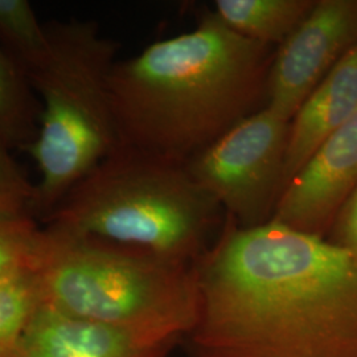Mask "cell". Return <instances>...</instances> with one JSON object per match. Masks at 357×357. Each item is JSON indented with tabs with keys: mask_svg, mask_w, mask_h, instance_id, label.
Segmentation results:
<instances>
[{
	"mask_svg": "<svg viewBox=\"0 0 357 357\" xmlns=\"http://www.w3.org/2000/svg\"><path fill=\"white\" fill-rule=\"evenodd\" d=\"M195 268V357H357V257L326 237L228 217Z\"/></svg>",
	"mask_w": 357,
	"mask_h": 357,
	"instance_id": "cell-1",
	"label": "cell"
},
{
	"mask_svg": "<svg viewBox=\"0 0 357 357\" xmlns=\"http://www.w3.org/2000/svg\"><path fill=\"white\" fill-rule=\"evenodd\" d=\"M275 50L206 11L191 32L116 60L109 96L121 146L187 163L266 106Z\"/></svg>",
	"mask_w": 357,
	"mask_h": 357,
	"instance_id": "cell-2",
	"label": "cell"
},
{
	"mask_svg": "<svg viewBox=\"0 0 357 357\" xmlns=\"http://www.w3.org/2000/svg\"><path fill=\"white\" fill-rule=\"evenodd\" d=\"M221 211L185 163L121 146L66 193L44 224L196 265Z\"/></svg>",
	"mask_w": 357,
	"mask_h": 357,
	"instance_id": "cell-3",
	"label": "cell"
},
{
	"mask_svg": "<svg viewBox=\"0 0 357 357\" xmlns=\"http://www.w3.org/2000/svg\"><path fill=\"white\" fill-rule=\"evenodd\" d=\"M38 270L48 305L149 342L176 344L199 320L195 265L45 227Z\"/></svg>",
	"mask_w": 357,
	"mask_h": 357,
	"instance_id": "cell-4",
	"label": "cell"
},
{
	"mask_svg": "<svg viewBox=\"0 0 357 357\" xmlns=\"http://www.w3.org/2000/svg\"><path fill=\"white\" fill-rule=\"evenodd\" d=\"M51 61L31 78L41 101L36 141L26 153L40 178L29 216L45 222L79 180L121 147L109 96L118 43L91 20L47 23Z\"/></svg>",
	"mask_w": 357,
	"mask_h": 357,
	"instance_id": "cell-5",
	"label": "cell"
},
{
	"mask_svg": "<svg viewBox=\"0 0 357 357\" xmlns=\"http://www.w3.org/2000/svg\"><path fill=\"white\" fill-rule=\"evenodd\" d=\"M290 122L268 106L195 155L193 180L240 228L266 224L283 192Z\"/></svg>",
	"mask_w": 357,
	"mask_h": 357,
	"instance_id": "cell-6",
	"label": "cell"
},
{
	"mask_svg": "<svg viewBox=\"0 0 357 357\" xmlns=\"http://www.w3.org/2000/svg\"><path fill=\"white\" fill-rule=\"evenodd\" d=\"M357 45V0H317L290 38L275 50L266 106L291 121L348 52Z\"/></svg>",
	"mask_w": 357,
	"mask_h": 357,
	"instance_id": "cell-7",
	"label": "cell"
},
{
	"mask_svg": "<svg viewBox=\"0 0 357 357\" xmlns=\"http://www.w3.org/2000/svg\"><path fill=\"white\" fill-rule=\"evenodd\" d=\"M356 185L357 109L287 184L271 220L327 237L339 209Z\"/></svg>",
	"mask_w": 357,
	"mask_h": 357,
	"instance_id": "cell-8",
	"label": "cell"
},
{
	"mask_svg": "<svg viewBox=\"0 0 357 357\" xmlns=\"http://www.w3.org/2000/svg\"><path fill=\"white\" fill-rule=\"evenodd\" d=\"M175 344L153 343L45 303L19 348L22 357H167Z\"/></svg>",
	"mask_w": 357,
	"mask_h": 357,
	"instance_id": "cell-9",
	"label": "cell"
},
{
	"mask_svg": "<svg viewBox=\"0 0 357 357\" xmlns=\"http://www.w3.org/2000/svg\"><path fill=\"white\" fill-rule=\"evenodd\" d=\"M356 109L357 45L345 54L294 115L284 162L283 191Z\"/></svg>",
	"mask_w": 357,
	"mask_h": 357,
	"instance_id": "cell-10",
	"label": "cell"
},
{
	"mask_svg": "<svg viewBox=\"0 0 357 357\" xmlns=\"http://www.w3.org/2000/svg\"><path fill=\"white\" fill-rule=\"evenodd\" d=\"M317 0H217L215 13L234 32L278 48L314 8Z\"/></svg>",
	"mask_w": 357,
	"mask_h": 357,
	"instance_id": "cell-11",
	"label": "cell"
},
{
	"mask_svg": "<svg viewBox=\"0 0 357 357\" xmlns=\"http://www.w3.org/2000/svg\"><path fill=\"white\" fill-rule=\"evenodd\" d=\"M41 110L29 78L0 47V139L26 153L38 138Z\"/></svg>",
	"mask_w": 357,
	"mask_h": 357,
	"instance_id": "cell-12",
	"label": "cell"
},
{
	"mask_svg": "<svg viewBox=\"0 0 357 357\" xmlns=\"http://www.w3.org/2000/svg\"><path fill=\"white\" fill-rule=\"evenodd\" d=\"M45 303L38 266L0 274V356L19 351L28 328Z\"/></svg>",
	"mask_w": 357,
	"mask_h": 357,
	"instance_id": "cell-13",
	"label": "cell"
},
{
	"mask_svg": "<svg viewBox=\"0 0 357 357\" xmlns=\"http://www.w3.org/2000/svg\"><path fill=\"white\" fill-rule=\"evenodd\" d=\"M0 47L31 78L51 61L53 45L47 23L26 0H0Z\"/></svg>",
	"mask_w": 357,
	"mask_h": 357,
	"instance_id": "cell-14",
	"label": "cell"
},
{
	"mask_svg": "<svg viewBox=\"0 0 357 357\" xmlns=\"http://www.w3.org/2000/svg\"><path fill=\"white\" fill-rule=\"evenodd\" d=\"M44 228L31 216L0 218V274L13 268L38 266Z\"/></svg>",
	"mask_w": 357,
	"mask_h": 357,
	"instance_id": "cell-15",
	"label": "cell"
},
{
	"mask_svg": "<svg viewBox=\"0 0 357 357\" xmlns=\"http://www.w3.org/2000/svg\"><path fill=\"white\" fill-rule=\"evenodd\" d=\"M35 184L0 139V218L29 216Z\"/></svg>",
	"mask_w": 357,
	"mask_h": 357,
	"instance_id": "cell-16",
	"label": "cell"
},
{
	"mask_svg": "<svg viewBox=\"0 0 357 357\" xmlns=\"http://www.w3.org/2000/svg\"><path fill=\"white\" fill-rule=\"evenodd\" d=\"M326 238L357 257V185L339 209Z\"/></svg>",
	"mask_w": 357,
	"mask_h": 357,
	"instance_id": "cell-17",
	"label": "cell"
},
{
	"mask_svg": "<svg viewBox=\"0 0 357 357\" xmlns=\"http://www.w3.org/2000/svg\"><path fill=\"white\" fill-rule=\"evenodd\" d=\"M0 357H22L20 356V354H19V351L17 352H13V354H8V355H3V356Z\"/></svg>",
	"mask_w": 357,
	"mask_h": 357,
	"instance_id": "cell-18",
	"label": "cell"
}]
</instances>
